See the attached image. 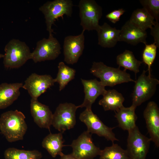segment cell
Instances as JSON below:
<instances>
[{
  "instance_id": "obj_1",
  "label": "cell",
  "mask_w": 159,
  "mask_h": 159,
  "mask_svg": "<svg viewBox=\"0 0 159 159\" xmlns=\"http://www.w3.org/2000/svg\"><path fill=\"white\" fill-rule=\"evenodd\" d=\"M24 114L17 110L8 111L1 115L0 131L8 142L23 140L27 129Z\"/></svg>"
},
{
  "instance_id": "obj_2",
  "label": "cell",
  "mask_w": 159,
  "mask_h": 159,
  "mask_svg": "<svg viewBox=\"0 0 159 159\" xmlns=\"http://www.w3.org/2000/svg\"><path fill=\"white\" fill-rule=\"evenodd\" d=\"M119 67L115 68L109 67L103 62H94L90 69V73L98 78L100 82L105 87H111L118 84L130 82H135V80L131 77L126 70H121Z\"/></svg>"
},
{
  "instance_id": "obj_3",
  "label": "cell",
  "mask_w": 159,
  "mask_h": 159,
  "mask_svg": "<svg viewBox=\"0 0 159 159\" xmlns=\"http://www.w3.org/2000/svg\"><path fill=\"white\" fill-rule=\"evenodd\" d=\"M4 51L3 62L6 68H18L31 59L29 47L18 39H13L9 41L5 46Z\"/></svg>"
},
{
  "instance_id": "obj_4",
  "label": "cell",
  "mask_w": 159,
  "mask_h": 159,
  "mask_svg": "<svg viewBox=\"0 0 159 159\" xmlns=\"http://www.w3.org/2000/svg\"><path fill=\"white\" fill-rule=\"evenodd\" d=\"M73 4L71 0H54L48 1L39 8L44 16L47 30L49 35L52 34V27L56 19L64 15L71 17Z\"/></svg>"
},
{
  "instance_id": "obj_5",
  "label": "cell",
  "mask_w": 159,
  "mask_h": 159,
  "mask_svg": "<svg viewBox=\"0 0 159 159\" xmlns=\"http://www.w3.org/2000/svg\"><path fill=\"white\" fill-rule=\"evenodd\" d=\"M147 70H143L135 82L132 94V105L136 108L142 103L150 99L155 94L159 80L151 75H146Z\"/></svg>"
},
{
  "instance_id": "obj_6",
  "label": "cell",
  "mask_w": 159,
  "mask_h": 159,
  "mask_svg": "<svg viewBox=\"0 0 159 159\" xmlns=\"http://www.w3.org/2000/svg\"><path fill=\"white\" fill-rule=\"evenodd\" d=\"M78 6L80 25L85 31L98 29L99 21L102 15V7L94 0H80Z\"/></svg>"
},
{
  "instance_id": "obj_7",
  "label": "cell",
  "mask_w": 159,
  "mask_h": 159,
  "mask_svg": "<svg viewBox=\"0 0 159 159\" xmlns=\"http://www.w3.org/2000/svg\"><path fill=\"white\" fill-rule=\"evenodd\" d=\"M128 132L126 150L129 159H146L151 139L142 134L137 126Z\"/></svg>"
},
{
  "instance_id": "obj_8",
  "label": "cell",
  "mask_w": 159,
  "mask_h": 159,
  "mask_svg": "<svg viewBox=\"0 0 159 159\" xmlns=\"http://www.w3.org/2000/svg\"><path fill=\"white\" fill-rule=\"evenodd\" d=\"M60 44L52 34L48 38H44L38 41L35 49L31 52V59L34 63L54 60L61 53Z\"/></svg>"
},
{
  "instance_id": "obj_9",
  "label": "cell",
  "mask_w": 159,
  "mask_h": 159,
  "mask_svg": "<svg viewBox=\"0 0 159 159\" xmlns=\"http://www.w3.org/2000/svg\"><path fill=\"white\" fill-rule=\"evenodd\" d=\"M77 106L66 102L60 104L53 114L52 125L62 133L74 127L76 123V112Z\"/></svg>"
},
{
  "instance_id": "obj_10",
  "label": "cell",
  "mask_w": 159,
  "mask_h": 159,
  "mask_svg": "<svg viewBox=\"0 0 159 159\" xmlns=\"http://www.w3.org/2000/svg\"><path fill=\"white\" fill-rule=\"evenodd\" d=\"M80 120L84 123L87 127V131L92 134H95L103 137L112 143L119 141L115 136L112 130L115 127H109L105 125L97 115L94 114L92 109H85L79 116Z\"/></svg>"
},
{
  "instance_id": "obj_11",
  "label": "cell",
  "mask_w": 159,
  "mask_h": 159,
  "mask_svg": "<svg viewBox=\"0 0 159 159\" xmlns=\"http://www.w3.org/2000/svg\"><path fill=\"white\" fill-rule=\"evenodd\" d=\"M72 153L77 159H93L99 155L101 150L93 143L92 134L87 130L84 132L70 145Z\"/></svg>"
},
{
  "instance_id": "obj_12",
  "label": "cell",
  "mask_w": 159,
  "mask_h": 159,
  "mask_svg": "<svg viewBox=\"0 0 159 159\" xmlns=\"http://www.w3.org/2000/svg\"><path fill=\"white\" fill-rule=\"evenodd\" d=\"M55 82L54 79L50 75L34 73L26 78L22 88L27 90L32 98L38 99Z\"/></svg>"
},
{
  "instance_id": "obj_13",
  "label": "cell",
  "mask_w": 159,
  "mask_h": 159,
  "mask_svg": "<svg viewBox=\"0 0 159 159\" xmlns=\"http://www.w3.org/2000/svg\"><path fill=\"white\" fill-rule=\"evenodd\" d=\"M85 31L76 36L69 35L64 39L63 44L64 61L67 64H73L78 62L85 47Z\"/></svg>"
},
{
  "instance_id": "obj_14",
  "label": "cell",
  "mask_w": 159,
  "mask_h": 159,
  "mask_svg": "<svg viewBox=\"0 0 159 159\" xmlns=\"http://www.w3.org/2000/svg\"><path fill=\"white\" fill-rule=\"evenodd\" d=\"M143 115L151 141L159 147V108L154 101L149 102L144 110Z\"/></svg>"
},
{
  "instance_id": "obj_15",
  "label": "cell",
  "mask_w": 159,
  "mask_h": 159,
  "mask_svg": "<svg viewBox=\"0 0 159 159\" xmlns=\"http://www.w3.org/2000/svg\"><path fill=\"white\" fill-rule=\"evenodd\" d=\"M30 111L34 122L40 127L50 130L53 114L48 106L39 102L38 99L32 98Z\"/></svg>"
},
{
  "instance_id": "obj_16",
  "label": "cell",
  "mask_w": 159,
  "mask_h": 159,
  "mask_svg": "<svg viewBox=\"0 0 159 159\" xmlns=\"http://www.w3.org/2000/svg\"><path fill=\"white\" fill-rule=\"evenodd\" d=\"M84 87L85 94L83 103L77 106L78 108L85 107L86 109H92V104L100 95L102 96L107 90L101 82L96 79L86 80L81 79Z\"/></svg>"
},
{
  "instance_id": "obj_17",
  "label": "cell",
  "mask_w": 159,
  "mask_h": 159,
  "mask_svg": "<svg viewBox=\"0 0 159 159\" xmlns=\"http://www.w3.org/2000/svg\"><path fill=\"white\" fill-rule=\"evenodd\" d=\"M120 30L119 41L124 42L133 45L140 43L146 44L147 34L146 31L138 27L129 20Z\"/></svg>"
},
{
  "instance_id": "obj_18",
  "label": "cell",
  "mask_w": 159,
  "mask_h": 159,
  "mask_svg": "<svg viewBox=\"0 0 159 159\" xmlns=\"http://www.w3.org/2000/svg\"><path fill=\"white\" fill-rule=\"evenodd\" d=\"M23 84L20 82L0 84V110L6 108L18 99Z\"/></svg>"
},
{
  "instance_id": "obj_19",
  "label": "cell",
  "mask_w": 159,
  "mask_h": 159,
  "mask_svg": "<svg viewBox=\"0 0 159 159\" xmlns=\"http://www.w3.org/2000/svg\"><path fill=\"white\" fill-rule=\"evenodd\" d=\"M98 44L104 48L114 47L119 41L120 30L112 27L106 22L100 26L97 31Z\"/></svg>"
},
{
  "instance_id": "obj_20",
  "label": "cell",
  "mask_w": 159,
  "mask_h": 159,
  "mask_svg": "<svg viewBox=\"0 0 159 159\" xmlns=\"http://www.w3.org/2000/svg\"><path fill=\"white\" fill-rule=\"evenodd\" d=\"M136 108L131 105L129 107L124 106L115 112L118 126L122 130L128 131L135 127L137 116L135 113Z\"/></svg>"
},
{
  "instance_id": "obj_21",
  "label": "cell",
  "mask_w": 159,
  "mask_h": 159,
  "mask_svg": "<svg viewBox=\"0 0 159 159\" xmlns=\"http://www.w3.org/2000/svg\"><path fill=\"white\" fill-rule=\"evenodd\" d=\"M124 97L121 93L115 89L107 90L103 97L99 102L105 111H117L124 106Z\"/></svg>"
},
{
  "instance_id": "obj_22",
  "label": "cell",
  "mask_w": 159,
  "mask_h": 159,
  "mask_svg": "<svg viewBox=\"0 0 159 159\" xmlns=\"http://www.w3.org/2000/svg\"><path fill=\"white\" fill-rule=\"evenodd\" d=\"M64 143L62 132L50 133L44 138L42 142V146L52 157L54 158L57 155L60 156L63 153L62 148L65 146L63 144Z\"/></svg>"
},
{
  "instance_id": "obj_23",
  "label": "cell",
  "mask_w": 159,
  "mask_h": 159,
  "mask_svg": "<svg viewBox=\"0 0 159 159\" xmlns=\"http://www.w3.org/2000/svg\"><path fill=\"white\" fill-rule=\"evenodd\" d=\"M154 19L144 8H138L132 13L129 20L141 29L146 31L151 28L155 24Z\"/></svg>"
},
{
  "instance_id": "obj_24",
  "label": "cell",
  "mask_w": 159,
  "mask_h": 159,
  "mask_svg": "<svg viewBox=\"0 0 159 159\" xmlns=\"http://www.w3.org/2000/svg\"><path fill=\"white\" fill-rule=\"evenodd\" d=\"M116 63L119 67L132 71L136 75L140 72L139 67L142 62L137 60L132 51L125 50L117 56Z\"/></svg>"
},
{
  "instance_id": "obj_25",
  "label": "cell",
  "mask_w": 159,
  "mask_h": 159,
  "mask_svg": "<svg viewBox=\"0 0 159 159\" xmlns=\"http://www.w3.org/2000/svg\"><path fill=\"white\" fill-rule=\"evenodd\" d=\"M58 72L56 77L54 79L55 82L59 85V91L63 90L70 81L75 78L76 71L75 69L66 65L61 62L59 63Z\"/></svg>"
},
{
  "instance_id": "obj_26",
  "label": "cell",
  "mask_w": 159,
  "mask_h": 159,
  "mask_svg": "<svg viewBox=\"0 0 159 159\" xmlns=\"http://www.w3.org/2000/svg\"><path fill=\"white\" fill-rule=\"evenodd\" d=\"M4 156V159H41L42 155L37 150H25L10 148L5 151Z\"/></svg>"
},
{
  "instance_id": "obj_27",
  "label": "cell",
  "mask_w": 159,
  "mask_h": 159,
  "mask_svg": "<svg viewBox=\"0 0 159 159\" xmlns=\"http://www.w3.org/2000/svg\"><path fill=\"white\" fill-rule=\"evenodd\" d=\"M99 155L100 159H129L126 150L114 143L101 150Z\"/></svg>"
},
{
  "instance_id": "obj_28",
  "label": "cell",
  "mask_w": 159,
  "mask_h": 159,
  "mask_svg": "<svg viewBox=\"0 0 159 159\" xmlns=\"http://www.w3.org/2000/svg\"><path fill=\"white\" fill-rule=\"evenodd\" d=\"M145 45L142 53L143 62L148 66V75H151V67L155 58L158 47L154 43Z\"/></svg>"
},
{
  "instance_id": "obj_29",
  "label": "cell",
  "mask_w": 159,
  "mask_h": 159,
  "mask_svg": "<svg viewBox=\"0 0 159 159\" xmlns=\"http://www.w3.org/2000/svg\"><path fill=\"white\" fill-rule=\"evenodd\" d=\"M143 8L158 22L159 21V0H139Z\"/></svg>"
},
{
  "instance_id": "obj_30",
  "label": "cell",
  "mask_w": 159,
  "mask_h": 159,
  "mask_svg": "<svg viewBox=\"0 0 159 159\" xmlns=\"http://www.w3.org/2000/svg\"><path fill=\"white\" fill-rule=\"evenodd\" d=\"M122 8L115 10L107 14L106 17L113 23L115 24L120 20L121 16L125 12Z\"/></svg>"
},
{
  "instance_id": "obj_31",
  "label": "cell",
  "mask_w": 159,
  "mask_h": 159,
  "mask_svg": "<svg viewBox=\"0 0 159 159\" xmlns=\"http://www.w3.org/2000/svg\"><path fill=\"white\" fill-rule=\"evenodd\" d=\"M153 27L151 28V34L154 39V43L159 47V24L158 22L156 21Z\"/></svg>"
},
{
  "instance_id": "obj_32",
  "label": "cell",
  "mask_w": 159,
  "mask_h": 159,
  "mask_svg": "<svg viewBox=\"0 0 159 159\" xmlns=\"http://www.w3.org/2000/svg\"><path fill=\"white\" fill-rule=\"evenodd\" d=\"M60 156V158L59 159H77L72 153L68 155H65L63 153Z\"/></svg>"
},
{
  "instance_id": "obj_33",
  "label": "cell",
  "mask_w": 159,
  "mask_h": 159,
  "mask_svg": "<svg viewBox=\"0 0 159 159\" xmlns=\"http://www.w3.org/2000/svg\"><path fill=\"white\" fill-rule=\"evenodd\" d=\"M4 56V54H0V59L2 58H3Z\"/></svg>"
},
{
  "instance_id": "obj_34",
  "label": "cell",
  "mask_w": 159,
  "mask_h": 159,
  "mask_svg": "<svg viewBox=\"0 0 159 159\" xmlns=\"http://www.w3.org/2000/svg\"></svg>"
}]
</instances>
